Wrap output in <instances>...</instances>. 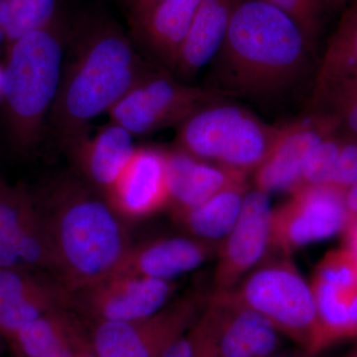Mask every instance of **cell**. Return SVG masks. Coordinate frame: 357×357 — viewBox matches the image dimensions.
<instances>
[{
  "label": "cell",
  "instance_id": "1",
  "mask_svg": "<svg viewBox=\"0 0 357 357\" xmlns=\"http://www.w3.org/2000/svg\"><path fill=\"white\" fill-rule=\"evenodd\" d=\"M312 47L297 23L276 7L264 0H237L211 63V88L225 98H277L306 75Z\"/></svg>",
  "mask_w": 357,
  "mask_h": 357
},
{
  "label": "cell",
  "instance_id": "2",
  "mask_svg": "<svg viewBox=\"0 0 357 357\" xmlns=\"http://www.w3.org/2000/svg\"><path fill=\"white\" fill-rule=\"evenodd\" d=\"M51 256V275L70 294L116 271L133 246L126 220L76 174L54 178L38 192Z\"/></svg>",
  "mask_w": 357,
  "mask_h": 357
},
{
  "label": "cell",
  "instance_id": "3",
  "mask_svg": "<svg viewBox=\"0 0 357 357\" xmlns=\"http://www.w3.org/2000/svg\"><path fill=\"white\" fill-rule=\"evenodd\" d=\"M69 50L47 126L61 150L88 135L89 126L150 69L116 23L91 18L70 37Z\"/></svg>",
  "mask_w": 357,
  "mask_h": 357
},
{
  "label": "cell",
  "instance_id": "4",
  "mask_svg": "<svg viewBox=\"0 0 357 357\" xmlns=\"http://www.w3.org/2000/svg\"><path fill=\"white\" fill-rule=\"evenodd\" d=\"M64 59V35L56 17L9 45L1 96L7 138L16 154L34 153L43 140Z\"/></svg>",
  "mask_w": 357,
  "mask_h": 357
},
{
  "label": "cell",
  "instance_id": "5",
  "mask_svg": "<svg viewBox=\"0 0 357 357\" xmlns=\"http://www.w3.org/2000/svg\"><path fill=\"white\" fill-rule=\"evenodd\" d=\"M280 128L222 98L204 105L178 126L175 147L248 177L267 158Z\"/></svg>",
  "mask_w": 357,
  "mask_h": 357
},
{
  "label": "cell",
  "instance_id": "6",
  "mask_svg": "<svg viewBox=\"0 0 357 357\" xmlns=\"http://www.w3.org/2000/svg\"><path fill=\"white\" fill-rule=\"evenodd\" d=\"M239 300L270 321L282 335L314 356L328 345L319 323L311 286L290 255L262 261L234 289Z\"/></svg>",
  "mask_w": 357,
  "mask_h": 357
},
{
  "label": "cell",
  "instance_id": "7",
  "mask_svg": "<svg viewBox=\"0 0 357 357\" xmlns=\"http://www.w3.org/2000/svg\"><path fill=\"white\" fill-rule=\"evenodd\" d=\"M208 296L201 290L191 291L137 321L84 323L100 357H162L194 326Z\"/></svg>",
  "mask_w": 357,
  "mask_h": 357
},
{
  "label": "cell",
  "instance_id": "8",
  "mask_svg": "<svg viewBox=\"0 0 357 357\" xmlns=\"http://www.w3.org/2000/svg\"><path fill=\"white\" fill-rule=\"evenodd\" d=\"M225 96L211 88H198L176 79L168 70L151 69L110 109V121L133 136L150 135L180 126L204 105Z\"/></svg>",
  "mask_w": 357,
  "mask_h": 357
},
{
  "label": "cell",
  "instance_id": "9",
  "mask_svg": "<svg viewBox=\"0 0 357 357\" xmlns=\"http://www.w3.org/2000/svg\"><path fill=\"white\" fill-rule=\"evenodd\" d=\"M173 281L112 274L70 294L68 310L84 321H131L147 318L172 299Z\"/></svg>",
  "mask_w": 357,
  "mask_h": 357
},
{
  "label": "cell",
  "instance_id": "10",
  "mask_svg": "<svg viewBox=\"0 0 357 357\" xmlns=\"http://www.w3.org/2000/svg\"><path fill=\"white\" fill-rule=\"evenodd\" d=\"M272 210L271 250L290 255L295 249L344 231V195L330 185L307 188Z\"/></svg>",
  "mask_w": 357,
  "mask_h": 357
},
{
  "label": "cell",
  "instance_id": "11",
  "mask_svg": "<svg viewBox=\"0 0 357 357\" xmlns=\"http://www.w3.org/2000/svg\"><path fill=\"white\" fill-rule=\"evenodd\" d=\"M269 195L249 189L234 229L218 243L213 292L234 290L271 250Z\"/></svg>",
  "mask_w": 357,
  "mask_h": 357
},
{
  "label": "cell",
  "instance_id": "12",
  "mask_svg": "<svg viewBox=\"0 0 357 357\" xmlns=\"http://www.w3.org/2000/svg\"><path fill=\"white\" fill-rule=\"evenodd\" d=\"M310 286L328 347L357 338L356 256L345 246L328 251Z\"/></svg>",
  "mask_w": 357,
  "mask_h": 357
},
{
  "label": "cell",
  "instance_id": "13",
  "mask_svg": "<svg viewBox=\"0 0 357 357\" xmlns=\"http://www.w3.org/2000/svg\"><path fill=\"white\" fill-rule=\"evenodd\" d=\"M340 130L333 114L318 112L282 126L267 158L253 173L255 188L267 192H293L314 148Z\"/></svg>",
  "mask_w": 357,
  "mask_h": 357
},
{
  "label": "cell",
  "instance_id": "14",
  "mask_svg": "<svg viewBox=\"0 0 357 357\" xmlns=\"http://www.w3.org/2000/svg\"><path fill=\"white\" fill-rule=\"evenodd\" d=\"M69 297L47 272L0 266V332L6 340L48 312L68 310Z\"/></svg>",
  "mask_w": 357,
  "mask_h": 357
},
{
  "label": "cell",
  "instance_id": "15",
  "mask_svg": "<svg viewBox=\"0 0 357 357\" xmlns=\"http://www.w3.org/2000/svg\"><path fill=\"white\" fill-rule=\"evenodd\" d=\"M105 199L126 222L148 218L168 208L170 192L166 150L136 148Z\"/></svg>",
  "mask_w": 357,
  "mask_h": 357
},
{
  "label": "cell",
  "instance_id": "16",
  "mask_svg": "<svg viewBox=\"0 0 357 357\" xmlns=\"http://www.w3.org/2000/svg\"><path fill=\"white\" fill-rule=\"evenodd\" d=\"M206 307L215 319L222 357L276 356L281 333L260 312L241 302L234 291L210 293Z\"/></svg>",
  "mask_w": 357,
  "mask_h": 357
},
{
  "label": "cell",
  "instance_id": "17",
  "mask_svg": "<svg viewBox=\"0 0 357 357\" xmlns=\"http://www.w3.org/2000/svg\"><path fill=\"white\" fill-rule=\"evenodd\" d=\"M136 148L133 136L110 121L95 137L84 135L63 152L72 161L75 174L105 198L132 158Z\"/></svg>",
  "mask_w": 357,
  "mask_h": 357
},
{
  "label": "cell",
  "instance_id": "18",
  "mask_svg": "<svg viewBox=\"0 0 357 357\" xmlns=\"http://www.w3.org/2000/svg\"><path fill=\"white\" fill-rule=\"evenodd\" d=\"M217 249V244L189 234L152 239L133 244L114 274L173 281L208 262Z\"/></svg>",
  "mask_w": 357,
  "mask_h": 357
},
{
  "label": "cell",
  "instance_id": "19",
  "mask_svg": "<svg viewBox=\"0 0 357 357\" xmlns=\"http://www.w3.org/2000/svg\"><path fill=\"white\" fill-rule=\"evenodd\" d=\"M168 166V208L172 218L203 204L213 195L248 176L196 158L174 148L166 150Z\"/></svg>",
  "mask_w": 357,
  "mask_h": 357
},
{
  "label": "cell",
  "instance_id": "20",
  "mask_svg": "<svg viewBox=\"0 0 357 357\" xmlns=\"http://www.w3.org/2000/svg\"><path fill=\"white\" fill-rule=\"evenodd\" d=\"M357 86V4L345 13L317 73L312 105L332 109Z\"/></svg>",
  "mask_w": 357,
  "mask_h": 357
},
{
  "label": "cell",
  "instance_id": "21",
  "mask_svg": "<svg viewBox=\"0 0 357 357\" xmlns=\"http://www.w3.org/2000/svg\"><path fill=\"white\" fill-rule=\"evenodd\" d=\"M237 0H201L173 72L191 79L211 65L225 41Z\"/></svg>",
  "mask_w": 357,
  "mask_h": 357
},
{
  "label": "cell",
  "instance_id": "22",
  "mask_svg": "<svg viewBox=\"0 0 357 357\" xmlns=\"http://www.w3.org/2000/svg\"><path fill=\"white\" fill-rule=\"evenodd\" d=\"M201 0H165L131 26L152 57L172 70Z\"/></svg>",
  "mask_w": 357,
  "mask_h": 357
},
{
  "label": "cell",
  "instance_id": "23",
  "mask_svg": "<svg viewBox=\"0 0 357 357\" xmlns=\"http://www.w3.org/2000/svg\"><path fill=\"white\" fill-rule=\"evenodd\" d=\"M41 230L34 192L0 178V266H13L36 243Z\"/></svg>",
  "mask_w": 357,
  "mask_h": 357
},
{
  "label": "cell",
  "instance_id": "24",
  "mask_svg": "<svg viewBox=\"0 0 357 357\" xmlns=\"http://www.w3.org/2000/svg\"><path fill=\"white\" fill-rule=\"evenodd\" d=\"M249 189L248 178L237 181L173 220L189 236L218 245L236 225Z\"/></svg>",
  "mask_w": 357,
  "mask_h": 357
},
{
  "label": "cell",
  "instance_id": "25",
  "mask_svg": "<svg viewBox=\"0 0 357 357\" xmlns=\"http://www.w3.org/2000/svg\"><path fill=\"white\" fill-rule=\"evenodd\" d=\"M8 11L6 42L11 45L23 35L50 24L56 17L57 0H4Z\"/></svg>",
  "mask_w": 357,
  "mask_h": 357
},
{
  "label": "cell",
  "instance_id": "26",
  "mask_svg": "<svg viewBox=\"0 0 357 357\" xmlns=\"http://www.w3.org/2000/svg\"><path fill=\"white\" fill-rule=\"evenodd\" d=\"M342 141L340 131L321 141L307 157L293 192L330 185ZM291 192V194H292Z\"/></svg>",
  "mask_w": 357,
  "mask_h": 357
},
{
  "label": "cell",
  "instance_id": "27",
  "mask_svg": "<svg viewBox=\"0 0 357 357\" xmlns=\"http://www.w3.org/2000/svg\"><path fill=\"white\" fill-rule=\"evenodd\" d=\"M297 23L314 44L321 30L326 0H264Z\"/></svg>",
  "mask_w": 357,
  "mask_h": 357
},
{
  "label": "cell",
  "instance_id": "28",
  "mask_svg": "<svg viewBox=\"0 0 357 357\" xmlns=\"http://www.w3.org/2000/svg\"><path fill=\"white\" fill-rule=\"evenodd\" d=\"M357 181V138L342 133L330 187L345 196Z\"/></svg>",
  "mask_w": 357,
  "mask_h": 357
},
{
  "label": "cell",
  "instance_id": "29",
  "mask_svg": "<svg viewBox=\"0 0 357 357\" xmlns=\"http://www.w3.org/2000/svg\"><path fill=\"white\" fill-rule=\"evenodd\" d=\"M192 357H222L218 344L215 319L208 307L188 332Z\"/></svg>",
  "mask_w": 357,
  "mask_h": 357
},
{
  "label": "cell",
  "instance_id": "30",
  "mask_svg": "<svg viewBox=\"0 0 357 357\" xmlns=\"http://www.w3.org/2000/svg\"><path fill=\"white\" fill-rule=\"evenodd\" d=\"M66 338L70 357H100L93 349L83 319L70 311L66 321Z\"/></svg>",
  "mask_w": 357,
  "mask_h": 357
},
{
  "label": "cell",
  "instance_id": "31",
  "mask_svg": "<svg viewBox=\"0 0 357 357\" xmlns=\"http://www.w3.org/2000/svg\"><path fill=\"white\" fill-rule=\"evenodd\" d=\"M326 112L335 117L340 132L357 138V86Z\"/></svg>",
  "mask_w": 357,
  "mask_h": 357
},
{
  "label": "cell",
  "instance_id": "32",
  "mask_svg": "<svg viewBox=\"0 0 357 357\" xmlns=\"http://www.w3.org/2000/svg\"><path fill=\"white\" fill-rule=\"evenodd\" d=\"M165 0H124L128 20L132 26L146 16L152 9Z\"/></svg>",
  "mask_w": 357,
  "mask_h": 357
},
{
  "label": "cell",
  "instance_id": "33",
  "mask_svg": "<svg viewBox=\"0 0 357 357\" xmlns=\"http://www.w3.org/2000/svg\"><path fill=\"white\" fill-rule=\"evenodd\" d=\"M162 357H192L191 344L188 333L171 344Z\"/></svg>",
  "mask_w": 357,
  "mask_h": 357
},
{
  "label": "cell",
  "instance_id": "34",
  "mask_svg": "<svg viewBox=\"0 0 357 357\" xmlns=\"http://www.w3.org/2000/svg\"><path fill=\"white\" fill-rule=\"evenodd\" d=\"M345 208L347 213V225L357 220V181L344 196ZM347 227V225H345Z\"/></svg>",
  "mask_w": 357,
  "mask_h": 357
},
{
  "label": "cell",
  "instance_id": "35",
  "mask_svg": "<svg viewBox=\"0 0 357 357\" xmlns=\"http://www.w3.org/2000/svg\"><path fill=\"white\" fill-rule=\"evenodd\" d=\"M345 248L349 249L357 257V220L347 225L344 229Z\"/></svg>",
  "mask_w": 357,
  "mask_h": 357
},
{
  "label": "cell",
  "instance_id": "36",
  "mask_svg": "<svg viewBox=\"0 0 357 357\" xmlns=\"http://www.w3.org/2000/svg\"><path fill=\"white\" fill-rule=\"evenodd\" d=\"M8 20V11L4 0H0V45L6 41V24Z\"/></svg>",
  "mask_w": 357,
  "mask_h": 357
},
{
  "label": "cell",
  "instance_id": "37",
  "mask_svg": "<svg viewBox=\"0 0 357 357\" xmlns=\"http://www.w3.org/2000/svg\"><path fill=\"white\" fill-rule=\"evenodd\" d=\"M6 345H7L6 338H4L2 333L0 332V354H1L2 351H3L4 347H6Z\"/></svg>",
  "mask_w": 357,
  "mask_h": 357
},
{
  "label": "cell",
  "instance_id": "38",
  "mask_svg": "<svg viewBox=\"0 0 357 357\" xmlns=\"http://www.w3.org/2000/svg\"><path fill=\"white\" fill-rule=\"evenodd\" d=\"M2 84H3V69L0 68V96L2 95Z\"/></svg>",
  "mask_w": 357,
  "mask_h": 357
},
{
  "label": "cell",
  "instance_id": "39",
  "mask_svg": "<svg viewBox=\"0 0 357 357\" xmlns=\"http://www.w3.org/2000/svg\"><path fill=\"white\" fill-rule=\"evenodd\" d=\"M345 357H357V344L356 347H354V349H352L351 351L349 352V354H347V356Z\"/></svg>",
  "mask_w": 357,
  "mask_h": 357
},
{
  "label": "cell",
  "instance_id": "40",
  "mask_svg": "<svg viewBox=\"0 0 357 357\" xmlns=\"http://www.w3.org/2000/svg\"><path fill=\"white\" fill-rule=\"evenodd\" d=\"M326 3L331 4H340L342 3V2L345 1V0H326Z\"/></svg>",
  "mask_w": 357,
  "mask_h": 357
},
{
  "label": "cell",
  "instance_id": "41",
  "mask_svg": "<svg viewBox=\"0 0 357 357\" xmlns=\"http://www.w3.org/2000/svg\"><path fill=\"white\" fill-rule=\"evenodd\" d=\"M271 357H292V356H273Z\"/></svg>",
  "mask_w": 357,
  "mask_h": 357
},
{
  "label": "cell",
  "instance_id": "42",
  "mask_svg": "<svg viewBox=\"0 0 357 357\" xmlns=\"http://www.w3.org/2000/svg\"><path fill=\"white\" fill-rule=\"evenodd\" d=\"M305 357H312V356H307V354H306V356H305Z\"/></svg>",
  "mask_w": 357,
  "mask_h": 357
},
{
  "label": "cell",
  "instance_id": "43",
  "mask_svg": "<svg viewBox=\"0 0 357 357\" xmlns=\"http://www.w3.org/2000/svg\"><path fill=\"white\" fill-rule=\"evenodd\" d=\"M354 1H356V3L357 4V0H354Z\"/></svg>",
  "mask_w": 357,
  "mask_h": 357
}]
</instances>
